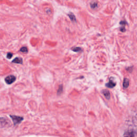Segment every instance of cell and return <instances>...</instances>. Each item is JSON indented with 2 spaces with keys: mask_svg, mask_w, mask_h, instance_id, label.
<instances>
[{
  "mask_svg": "<svg viewBox=\"0 0 137 137\" xmlns=\"http://www.w3.org/2000/svg\"><path fill=\"white\" fill-rule=\"evenodd\" d=\"M120 24L121 25H123V26H125L126 24H127V23H126L125 21H121V22L120 23Z\"/></svg>",
  "mask_w": 137,
  "mask_h": 137,
  "instance_id": "5bb4252c",
  "label": "cell"
},
{
  "mask_svg": "<svg viewBox=\"0 0 137 137\" xmlns=\"http://www.w3.org/2000/svg\"><path fill=\"white\" fill-rule=\"evenodd\" d=\"M62 91H63V86L60 85L58 90L57 91V94H60L62 92Z\"/></svg>",
  "mask_w": 137,
  "mask_h": 137,
  "instance_id": "7c38bea8",
  "label": "cell"
},
{
  "mask_svg": "<svg viewBox=\"0 0 137 137\" xmlns=\"http://www.w3.org/2000/svg\"><path fill=\"white\" fill-rule=\"evenodd\" d=\"M12 63H17V64H22L23 63V59L21 57H16L12 61Z\"/></svg>",
  "mask_w": 137,
  "mask_h": 137,
  "instance_id": "277c9868",
  "label": "cell"
},
{
  "mask_svg": "<svg viewBox=\"0 0 137 137\" xmlns=\"http://www.w3.org/2000/svg\"><path fill=\"white\" fill-rule=\"evenodd\" d=\"M10 117H11V118H12V121H13V122H14V125H17V124L20 123L24 120L23 117H19V116L11 115Z\"/></svg>",
  "mask_w": 137,
  "mask_h": 137,
  "instance_id": "6da1fadb",
  "label": "cell"
},
{
  "mask_svg": "<svg viewBox=\"0 0 137 137\" xmlns=\"http://www.w3.org/2000/svg\"><path fill=\"white\" fill-rule=\"evenodd\" d=\"M72 50L74 52H79L82 51V48L80 47H74L72 49Z\"/></svg>",
  "mask_w": 137,
  "mask_h": 137,
  "instance_id": "30bf717a",
  "label": "cell"
},
{
  "mask_svg": "<svg viewBox=\"0 0 137 137\" xmlns=\"http://www.w3.org/2000/svg\"><path fill=\"white\" fill-rule=\"evenodd\" d=\"M68 17H69L70 20L72 22H76V17H75V16H74V15L72 13V12H70V13L68 14Z\"/></svg>",
  "mask_w": 137,
  "mask_h": 137,
  "instance_id": "8992f818",
  "label": "cell"
},
{
  "mask_svg": "<svg viewBox=\"0 0 137 137\" xmlns=\"http://www.w3.org/2000/svg\"><path fill=\"white\" fill-rule=\"evenodd\" d=\"M129 85V80L127 78H125L124 79L123 82V87L124 89H127Z\"/></svg>",
  "mask_w": 137,
  "mask_h": 137,
  "instance_id": "52a82bcc",
  "label": "cell"
},
{
  "mask_svg": "<svg viewBox=\"0 0 137 137\" xmlns=\"http://www.w3.org/2000/svg\"><path fill=\"white\" fill-rule=\"evenodd\" d=\"M124 26H123L122 27H121L120 28V31H122V32H125V27H124Z\"/></svg>",
  "mask_w": 137,
  "mask_h": 137,
  "instance_id": "9a60e30c",
  "label": "cell"
},
{
  "mask_svg": "<svg viewBox=\"0 0 137 137\" xmlns=\"http://www.w3.org/2000/svg\"><path fill=\"white\" fill-rule=\"evenodd\" d=\"M12 55H12V53H8V54H7V58H8V59H10V58H11L12 57Z\"/></svg>",
  "mask_w": 137,
  "mask_h": 137,
  "instance_id": "4fadbf2b",
  "label": "cell"
},
{
  "mask_svg": "<svg viewBox=\"0 0 137 137\" xmlns=\"http://www.w3.org/2000/svg\"><path fill=\"white\" fill-rule=\"evenodd\" d=\"M102 93L103 95L105 96V97H106V99H109L110 97V94L109 92L107 90H104L102 91Z\"/></svg>",
  "mask_w": 137,
  "mask_h": 137,
  "instance_id": "5b68a950",
  "label": "cell"
},
{
  "mask_svg": "<svg viewBox=\"0 0 137 137\" xmlns=\"http://www.w3.org/2000/svg\"><path fill=\"white\" fill-rule=\"evenodd\" d=\"M20 51L22 53H26L28 52V49L26 47H23L22 48H21L20 49Z\"/></svg>",
  "mask_w": 137,
  "mask_h": 137,
  "instance_id": "9c48e42d",
  "label": "cell"
},
{
  "mask_svg": "<svg viewBox=\"0 0 137 137\" xmlns=\"http://www.w3.org/2000/svg\"><path fill=\"white\" fill-rule=\"evenodd\" d=\"M16 80V77L13 75H10L5 78V83L10 85L15 82Z\"/></svg>",
  "mask_w": 137,
  "mask_h": 137,
  "instance_id": "7a4b0ae2",
  "label": "cell"
},
{
  "mask_svg": "<svg viewBox=\"0 0 137 137\" xmlns=\"http://www.w3.org/2000/svg\"><path fill=\"white\" fill-rule=\"evenodd\" d=\"M124 137H134V134L132 132L128 131L124 134Z\"/></svg>",
  "mask_w": 137,
  "mask_h": 137,
  "instance_id": "ba28073f",
  "label": "cell"
},
{
  "mask_svg": "<svg viewBox=\"0 0 137 137\" xmlns=\"http://www.w3.org/2000/svg\"><path fill=\"white\" fill-rule=\"evenodd\" d=\"M97 3L96 2H93L91 3V7L92 9H95V8L97 7Z\"/></svg>",
  "mask_w": 137,
  "mask_h": 137,
  "instance_id": "8fae6325",
  "label": "cell"
},
{
  "mask_svg": "<svg viewBox=\"0 0 137 137\" xmlns=\"http://www.w3.org/2000/svg\"><path fill=\"white\" fill-rule=\"evenodd\" d=\"M116 83H114L112 80H110L109 82L106 84V86L108 88H113L115 86Z\"/></svg>",
  "mask_w": 137,
  "mask_h": 137,
  "instance_id": "3957f363",
  "label": "cell"
}]
</instances>
